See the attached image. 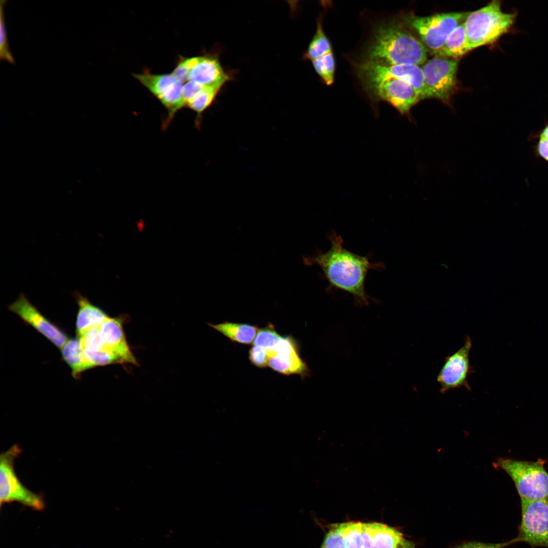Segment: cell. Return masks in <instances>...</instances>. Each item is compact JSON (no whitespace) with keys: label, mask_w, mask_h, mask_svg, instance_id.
<instances>
[{"label":"cell","mask_w":548,"mask_h":548,"mask_svg":"<svg viewBox=\"0 0 548 548\" xmlns=\"http://www.w3.org/2000/svg\"><path fill=\"white\" fill-rule=\"evenodd\" d=\"M330 248L323 252L318 249L312 255L302 256L305 265H316L322 270L329 289L346 291L352 294L357 303L367 305L370 297L365 290L367 273L370 269L381 270L382 262L373 263L369 256H361L346 249L341 237L334 230L329 232Z\"/></svg>","instance_id":"1"},{"label":"cell","mask_w":548,"mask_h":548,"mask_svg":"<svg viewBox=\"0 0 548 548\" xmlns=\"http://www.w3.org/2000/svg\"><path fill=\"white\" fill-rule=\"evenodd\" d=\"M203 86L193 82L188 81L183 86V95L185 102L193 97Z\"/></svg>","instance_id":"33"},{"label":"cell","mask_w":548,"mask_h":548,"mask_svg":"<svg viewBox=\"0 0 548 548\" xmlns=\"http://www.w3.org/2000/svg\"><path fill=\"white\" fill-rule=\"evenodd\" d=\"M357 70L363 84L384 79H399L411 84L419 93L421 100L425 99L423 73L419 65H382L364 61L358 65Z\"/></svg>","instance_id":"12"},{"label":"cell","mask_w":548,"mask_h":548,"mask_svg":"<svg viewBox=\"0 0 548 548\" xmlns=\"http://www.w3.org/2000/svg\"><path fill=\"white\" fill-rule=\"evenodd\" d=\"M7 2L6 1L1 2V43H0V57L2 60H6L10 63L14 64L15 60L9 50V45L7 40V32L6 29L5 19L3 12V6Z\"/></svg>","instance_id":"30"},{"label":"cell","mask_w":548,"mask_h":548,"mask_svg":"<svg viewBox=\"0 0 548 548\" xmlns=\"http://www.w3.org/2000/svg\"><path fill=\"white\" fill-rule=\"evenodd\" d=\"M470 51L463 22L448 37L441 48L433 54L434 56L458 59Z\"/></svg>","instance_id":"19"},{"label":"cell","mask_w":548,"mask_h":548,"mask_svg":"<svg viewBox=\"0 0 548 548\" xmlns=\"http://www.w3.org/2000/svg\"><path fill=\"white\" fill-rule=\"evenodd\" d=\"M104 350L120 356L125 363L138 365L127 342L120 318H109L99 327Z\"/></svg>","instance_id":"16"},{"label":"cell","mask_w":548,"mask_h":548,"mask_svg":"<svg viewBox=\"0 0 548 548\" xmlns=\"http://www.w3.org/2000/svg\"><path fill=\"white\" fill-rule=\"evenodd\" d=\"M61 349L62 358L71 368L73 376L79 378L83 372L82 350L79 338L69 339Z\"/></svg>","instance_id":"21"},{"label":"cell","mask_w":548,"mask_h":548,"mask_svg":"<svg viewBox=\"0 0 548 548\" xmlns=\"http://www.w3.org/2000/svg\"><path fill=\"white\" fill-rule=\"evenodd\" d=\"M426 61L422 67L425 98L449 102L456 89L458 60L434 56Z\"/></svg>","instance_id":"7"},{"label":"cell","mask_w":548,"mask_h":548,"mask_svg":"<svg viewBox=\"0 0 548 548\" xmlns=\"http://www.w3.org/2000/svg\"><path fill=\"white\" fill-rule=\"evenodd\" d=\"M8 308L57 348L61 349L67 341L66 334L44 316L24 294H21Z\"/></svg>","instance_id":"14"},{"label":"cell","mask_w":548,"mask_h":548,"mask_svg":"<svg viewBox=\"0 0 548 548\" xmlns=\"http://www.w3.org/2000/svg\"><path fill=\"white\" fill-rule=\"evenodd\" d=\"M74 296L78 305L76 324L77 334L90 329L99 328L110 318L85 296L79 293H75Z\"/></svg>","instance_id":"18"},{"label":"cell","mask_w":548,"mask_h":548,"mask_svg":"<svg viewBox=\"0 0 548 548\" xmlns=\"http://www.w3.org/2000/svg\"><path fill=\"white\" fill-rule=\"evenodd\" d=\"M468 13H440L426 16L409 14L403 23L414 31L419 41L433 54L442 46L449 35L465 19Z\"/></svg>","instance_id":"5"},{"label":"cell","mask_w":548,"mask_h":548,"mask_svg":"<svg viewBox=\"0 0 548 548\" xmlns=\"http://www.w3.org/2000/svg\"><path fill=\"white\" fill-rule=\"evenodd\" d=\"M541 135H548V125L543 130V131L541 133Z\"/></svg>","instance_id":"36"},{"label":"cell","mask_w":548,"mask_h":548,"mask_svg":"<svg viewBox=\"0 0 548 548\" xmlns=\"http://www.w3.org/2000/svg\"><path fill=\"white\" fill-rule=\"evenodd\" d=\"M249 357L254 365L259 368L268 366L269 357L265 349L253 346L249 351Z\"/></svg>","instance_id":"31"},{"label":"cell","mask_w":548,"mask_h":548,"mask_svg":"<svg viewBox=\"0 0 548 548\" xmlns=\"http://www.w3.org/2000/svg\"><path fill=\"white\" fill-rule=\"evenodd\" d=\"M133 76L166 109L168 117L166 124L185 106L183 95V85L172 73L154 74L146 70L141 74H134Z\"/></svg>","instance_id":"9"},{"label":"cell","mask_w":548,"mask_h":548,"mask_svg":"<svg viewBox=\"0 0 548 548\" xmlns=\"http://www.w3.org/2000/svg\"><path fill=\"white\" fill-rule=\"evenodd\" d=\"M366 51L364 61L382 65L423 64L428 50L402 23L381 25Z\"/></svg>","instance_id":"2"},{"label":"cell","mask_w":548,"mask_h":548,"mask_svg":"<svg viewBox=\"0 0 548 548\" xmlns=\"http://www.w3.org/2000/svg\"><path fill=\"white\" fill-rule=\"evenodd\" d=\"M512 543L511 540L499 543L470 541L457 545L453 548H503Z\"/></svg>","instance_id":"32"},{"label":"cell","mask_w":548,"mask_h":548,"mask_svg":"<svg viewBox=\"0 0 548 548\" xmlns=\"http://www.w3.org/2000/svg\"><path fill=\"white\" fill-rule=\"evenodd\" d=\"M340 524L346 548H362L363 523L350 522Z\"/></svg>","instance_id":"26"},{"label":"cell","mask_w":548,"mask_h":548,"mask_svg":"<svg viewBox=\"0 0 548 548\" xmlns=\"http://www.w3.org/2000/svg\"><path fill=\"white\" fill-rule=\"evenodd\" d=\"M516 14L502 11L499 1L468 13L463 23L470 51L496 42L513 25Z\"/></svg>","instance_id":"3"},{"label":"cell","mask_w":548,"mask_h":548,"mask_svg":"<svg viewBox=\"0 0 548 548\" xmlns=\"http://www.w3.org/2000/svg\"><path fill=\"white\" fill-rule=\"evenodd\" d=\"M540 138L545 139L546 140V143H547V146H548V135H541Z\"/></svg>","instance_id":"37"},{"label":"cell","mask_w":548,"mask_h":548,"mask_svg":"<svg viewBox=\"0 0 548 548\" xmlns=\"http://www.w3.org/2000/svg\"><path fill=\"white\" fill-rule=\"evenodd\" d=\"M396 548H416L413 542L403 539Z\"/></svg>","instance_id":"35"},{"label":"cell","mask_w":548,"mask_h":548,"mask_svg":"<svg viewBox=\"0 0 548 548\" xmlns=\"http://www.w3.org/2000/svg\"><path fill=\"white\" fill-rule=\"evenodd\" d=\"M316 73L326 85L333 84L335 71V60L333 52H331L312 61Z\"/></svg>","instance_id":"25"},{"label":"cell","mask_w":548,"mask_h":548,"mask_svg":"<svg viewBox=\"0 0 548 548\" xmlns=\"http://www.w3.org/2000/svg\"><path fill=\"white\" fill-rule=\"evenodd\" d=\"M77 336L82 351L96 352L103 350L99 328L86 330Z\"/></svg>","instance_id":"28"},{"label":"cell","mask_w":548,"mask_h":548,"mask_svg":"<svg viewBox=\"0 0 548 548\" xmlns=\"http://www.w3.org/2000/svg\"><path fill=\"white\" fill-rule=\"evenodd\" d=\"M270 358L268 366L285 374L309 375V369L300 358L295 341L291 336H283L272 350L268 351Z\"/></svg>","instance_id":"15"},{"label":"cell","mask_w":548,"mask_h":548,"mask_svg":"<svg viewBox=\"0 0 548 548\" xmlns=\"http://www.w3.org/2000/svg\"><path fill=\"white\" fill-rule=\"evenodd\" d=\"M220 89L203 87L193 97L185 102V107L195 112L200 118L201 114L215 101Z\"/></svg>","instance_id":"24"},{"label":"cell","mask_w":548,"mask_h":548,"mask_svg":"<svg viewBox=\"0 0 548 548\" xmlns=\"http://www.w3.org/2000/svg\"><path fill=\"white\" fill-rule=\"evenodd\" d=\"M522 519L518 536L512 543L525 542L548 548V502L521 499Z\"/></svg>","instance_id":"8"},{"label":"cell","mask_w":548,"mask_h":548,"mask_svg":"<svg viewBox=\"0 0 548 548\" xmlns=\"http://www.w3.org/2000/svg\"><path fill=\"white\" fill-rule=\"evenodd\" d=\"M115 363H125L120 356L106 350L96 352L82 351L83 371L95 366Z\"/></svg>","instance_id":"23"},{"label":"cell","mask_w":548,"mask_h":548,"mask_svg":"<svg viewBox=\"0 0 548 548\" xmlns=\"http://www.w3.org/2000/svg\"><path fill=\"white\" fill-rule=\"evenodd\" d=\"M172 73L182 84H185L188 81L189 72L185 66L181 57Z\"/></svg>","instance_id":"34"},{"label":"cell","mask_w":548,"mask_h":548,"mask_svg":"<svg viewBox=\"0 0 548 548\" xmlns=\"http://www.w3.org/2000/svg\"><path fill=\"white\" fill-rule=\"evenodd\" d=\"M21 452L19 446L15 444L1 454V505L15 501L33 510H42L45 507L43 497L24 486L15 472V460Z\"/></svg>","instance_id":"6"},{"label":"cell","mask_w":548,"mask_h":548,"mask_svg":"<svg viewBox=\"0 0 548 548\" xmlns=\"http://www.w3.org/2000/svg\"><path fill=\"white\" fill-rule=\"evenodd\" d=\"M208 325L231 341L243 344H253L259 329L256 326L227 321Z\"/></svg>","instance_id":"20"},{"label":"cell","mask_w":548,"mask_h":548,"mask_svg":"<svg viewBox=\"0 0 548 548\" xmlns=\"http://www.w3.org/2000/svg\"><path fill=\"white\" fill-rule=\"evenodd\" d=\"M283 337L276 331L273 324L269 323L264 328L259 329L253 345L266 350H271L276 347Z\"/></svg>","instance_id":"27"},{"label":"cell","mask_w":548,"mask_h":548,"mask_svg":"<svg viewBox=\"0 0 548 548\" xmlns=\"http://www.w3.org/2000/svg\"><path fill=\"white\" fill-rule=\"evenodd\" d=\"M182 57L188 70V81L203 87L221 89L230 77L224 71L218 58L207 54L191 57Z\"/></svg>","instance_id":"13"},{"label":"cell","mask_w":548,"mask_h":548,"mask_svg":"<svg viewBox=\"0 0 548 548\" xmlns=\"http://www.w3.org/2000/svg\"><path fill=\"white\" fill-rule=\"evenodd\" d=\"M362 548H396L403 540L402 534L386 525L363 523Z\"/></svg>","instance_id":"17"},{"label":"cell","mask_w":548,"mask_h":548,"mask_svg":"<svg viewBox=\"0 0 548 548\" xmlns=\"http://www.w3.org/2000/svg\"><path fill=\"white\" fill-rule=\"evenodd\" d=\"M544 461L498 458L493 465L504 470L513 481L521 499L548 502V473Z\"/></svg>","instance_id":"4"},{"label":"cell","mask_w":548,"mask_h":548,"mask_svg":"<svg viewBox=\"0 0 548 548\" xmlns=\"http://www.w3.org/2000/svg\"><path fill=\"white\" fill-rule=\"evenodd\" d=\"M363 85L375 99L388 102L403 115L409 114L411 109L421 100L416 89L401 79H384Z\"/></svg>","instance_id":"10"},{"label":"cell","mask_w":548,"mask_h":548,"mask_svg":"<svg viewBox=\"0 0 548 548\" xmlns=\"http://www.w3.org/2000/svg\"><path fill=\"white\" fill-rule=\"evenodd\" d=\"M320 548H346L340 524L332 525Z\"/></svg>","instance_id":"29"},{"label":"cell","mask_w":548,"mask_h":548,"mask_svg":"<svg viewBox=\"0 0 548 548\" xmlns=\"http://www.w3.org/2000/svg\"><path fill=\"white\" fill-rule=\"evenodd\" d=\"M333 52L331 43L324 32L322 21L319 20L316 33L309 44L304 57L311 61Z\"/></svg>","instance_id":"22"},{"label":"cell","mask_w":548,"mask_h":548,"mask_svg":"<svg viewBox=\"0 0 548 548\" xmlns=\"http://www.w3.org/2000/svg\"><path fill=\"white\" fill-rule=\"evenodd\" d=\"M472 345L470 337L467 335L463 345L445 358L436 377L441 393L460 388L470 390L468 378L472 370L469 359Z\"/></svg>","instance_id":"11"}]
</instances>
